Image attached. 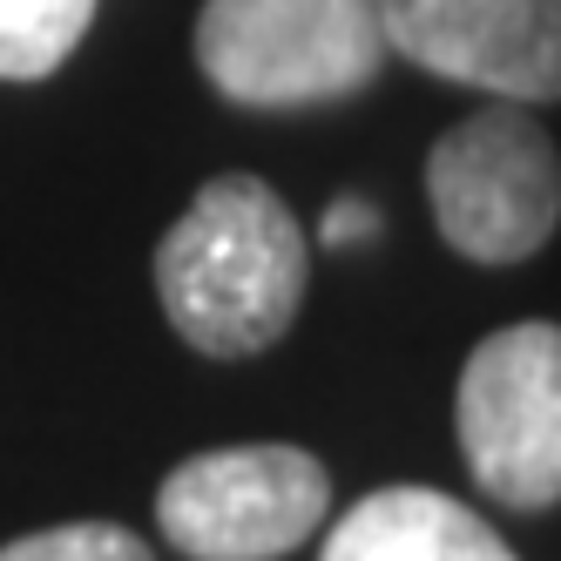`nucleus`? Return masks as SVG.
Masks as SVG:
<instances>
[{
    "label": "nucleus",
    "instance_id": "nucleus-1",
    "mask_svg": "<svg viewBox=\"0 0 561 561\" xmlns=\"http://www.w3.org/2000/svg\"><path fill=\"white\" fill-rule=\"evenodd\" d=\"M311 251L291 204L264 176H210L156 244V298L204 358H257L291 332Z\"/></svg>",
    "mask_w": 561,
    "mask_h": 561
},
{
    "label": "nucleus",
    "instance_id": "nucleus-2",
    "mask_svg": "<svg viewBox=\"0 0 561 561\" xmlns=\"http://www.w3.org/2000/svg\"><path fill=\"white\" fill-rule=\"evenodd\" d=\"M196 68L237 108L352 102L386 68L379 0H204Z\"/></svg>",
    "mask_w": 561,
    "mask_h": 561
},
{
    "label": "nucleus",
    "instance_id": "nucleus-3",
    "mask_svg": "<svg viewBox=\"0 0 561 561\" xmlns=\"http://www.w3.org/2000/svg\"><path fill=\"white\" fill-rule=\"evenodd\" d=\"M439 237L473 264H520L561 230V156L528 102H488L426 156Z\"/></svg>",
    "mask_w": 561,
    "mask_h": 561
},
{
    "label": "nucleus",
    "instance_id": "nucleus-4",
    "mask_svg": "<svg viewBox=\"0 0 561 561\" xmlns=\"http://www.w3.org/2000/svg\"><path fill=\"white\" fill-rule=\"evenodd\" d=\"M332 514V473L318 454L257 439V447L190 454L156 488V528L190 561H285Z\"/></svg>",
    "mask_w": 561,
    "mask_h": 561
},
{
    "label": "nucleus",
    "instance_id": "nucleus-5",
    "mask_svg": "<svg viewBox=\"0 0 561 561\" xmlns=\"http://www.w3.org/2000/svg\"><path fill=\"white\" fill-rule=\"evenodd\" d=\"M454 433L480 494L541 514L561 501V325L528 318L480 339L460 392H454Z\"/></svg>",
    "mask_w": 561,
    "mask_h": 561
},
{
    "label": "nucleus",
    "instance_id": "nucleus-6",
    "mask_svg": "<svg viewBox=\"0 0 561 561\" xmlns=\"http://www.w3.org/2000/svg\"><path fill=\"white\" fill-rule=\"evenodd\" d=\"M386 55L501 102H561V0H379Z\"/></svg>",
    "mask_w": 561,
    "mask_h": 561
},
{
    "label": "nucleus",
    "instance_id": "nucleus-7",
    "mask_svg": "<svg viewBox=\"0 0 561 561\" xmlns=\"http://www.w3.org/2000/svg\"><path fill=\"white\" fill-rule=\"evenodd\" d=\"M318 561H514V548L439 488H379L339 514Z\"/></svg>",
    "mask_w": 561,
    "mask_h": 561
},
{
    "label": "nucleus",
    "instance_id": "nucleus-8",
    "mask_svg": "<svg viewBox=\"0 0 561 561\" xmlns=\"http://www.w3.org/2000/svg\"><path fill=\"white\" fill-rule=\"evenodd\" d=\"M95 0H0V82H48L82 48Z\"/></svg>",
    "mask_w": 561,
    "mask_h": 561
},
{
    "label": "nucleus",
    "instance_id": "nucleus-9",
    "mask_svg": "<svg viewBox=\"0 0 561 561\" xmlns=\"http://www.w3.org/2000/svg\"><path fill=\"white\" fill-rule=\"evenodd\" d=\"M0 561H156V548L115 520H61V528L8 541Z\"/></svg>",
    "mask_w": 561,
    "mask_h": 561
},
{
    "label": "nucleus",
    "instance_id": "nucleus-10",
    "mask_svg": "<svg viewBox=\"0 0 561 561\" xmlns=\"http://www.w3.org/2000/svg\"><path fill=\"white\" fill-rule=\"evenodd\" d=\"M379 230V217L366 210V204H358V196H352V204H339L332 217H325V237H332V244H352V237H373Z\"/></svg>",
    "mask_w": 561,
    "mask_h": 561
}]
</instances>
